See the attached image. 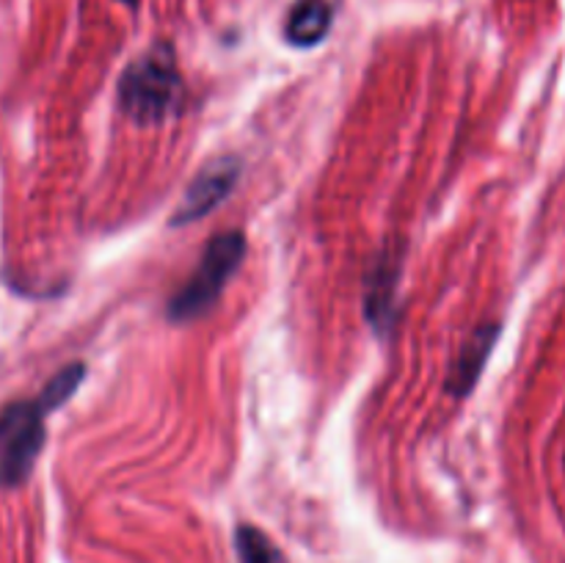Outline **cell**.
<instances>
[{"label": "cell", "instance_id": "obj_1", "mask_svg": "<svg viewBox=\"0 0 565 563\" xmlns=\"http://www.w3.org/2000/svg\"><path fill=\"white\" fill-rule=\"evenodd\" d=\"M185 103V83L177 70L174 50L154 44L127 64L119 77V105L136 125H160L177 116Z\"/></svg>", "mask_w": 565, "mask_h": 563}, {"label": "cell", "instance_id": "obj_2", "mask_svg": "<svg viewBox=\"0 0 565 563\" xmlns=\"http://www.w3.org/2000/svg\"><path fill=\"white\" fill-rule=\"evenodd\" d=\"M243 257H246V237H243V232L230 230L215 235L207 243V248H204L196 270L171 296L169 318L177 320V323H188V320H196L204 312H210L221 298V293H224L226 282L241 268Z\"/></svg>", "mask_w": 565, "mask_h": 563}, {"label": "cell", "instance_id": "obj_3", "mask_svg": "<svg viewBox=\"0 0 565 563\" xmlns=\"http://www.w3.org/2000/svg\"><path fill=\"white\" fill-rule=\"evenodd\" d=\"M47 414L39 397L17 401L0 412V489H17L33 472L44 447Z\"/></svg>", "mask_w": 565, "mask_h": 563}, {"label": "cell", "instance_id": "obj_4", "mask_svg": "<svg viewBox=\"0 0 565 563\" xmlns=\"http://www.w3.org/2000/svg\"><path fill=\"white\" fill-rule=\"evenodd\" d=\"M237 177H241V160L232 158V155H221V158L204 163L202 171L193 177L191 185L182 193L180 204H177L174 215H171V224L185 226L191 221L204 219L210 210L218 208L230 196Z\"/></svg>", "mask_w": 565, "mask_h": 563}, {"label": "cell", "instance_id": "obj_5", "mask_svg": "<svg viewBox=\"0 0 565 563\" xmlns=\"http://www.w3.org/2000/svg\"><path fill=\"white\" fill-rule=\"evenodd\" d=\"M397 268H401V259H397L395 254H381V257L370 265L364 309H367V318L370 323L375 326V331H386L392 326L397 293Z\"/></svg>", "mask_w": 565, "mask_h": 563}, {"label": "cell", "instance_id": "obj_6", "mask_svg": "<svg viewBox=\"0 0 565 563\" xmlns=\"http://www.w3.org/2000/svg\"><path fill=\"white\" fill-rule=\"evenodd\" d=\"M497 334H500V326H480L472 334V340L461 348V353H458L456 364L450 370V379H447V390L452 395H467L472 390L486 359H489Z\"/></svg>", "mask_w": 565, "mask_h": 563}, {"label": "cell", "instance_id": "obj_7", "mask_svg": "<svg viewBox=\"0 0 565 563\" xmlns=\"http://www.w3.org/2000/svg\"><path fill=\"white\" fill-rule=\"evenodd\" d=\"M331 28V6L326 0H298L285 22L287 42L296 47H312L323 42Z\"/></svg>", "mask_w": 565, "mask_h": 563}, {"label": "cell", "instance_id": "obj_8", "mask_svg": "<svg viewBox=\"0 0 565 563\" xmlns=\"http://www.w3.org/2000/svg\"><path fill=\"white\" fill-rule=\"evenodd\" d=\"M235 546L237 561L241 563H290L285 557V552L270 541V535H265L263 530L254 528V524H241V528H237Z\"/></svg>", "mask_w": 565, "mask_h": 563}, {"label": "cell", "instance_id": "obj_9", "mask_svg": "<svg viewBox=\"0 0 565 563\" xmlns=\"http://www.w3.org/2000/svg\"><path fill=\"white\" fill-rule=\"evenodd\" d=\"M83 375H86V368H83L81 362L66 364V368H61L58 373H55L53 379H50L47 384H44L42 395H39L42 406L47 408V412H53V408L64 406V403L70 401L72 395H75L77 386H81Z\"/></svg>", "mask_w": 565, "mask_h": 563}, {"label": "cell", "instance_id": "obj_10", "mask_svg": "<svg viewBox=\"0 0 565 563\" xmlns=\"http://www.w3.org/2000/svg\"><path fill=\"white\" fill-rule=\"evenodd\" d=\"M121 3H127V6H136L138 0H121Z\"/></svg>", "mask_w": 565, "mask_h": 563}]
</instances>
